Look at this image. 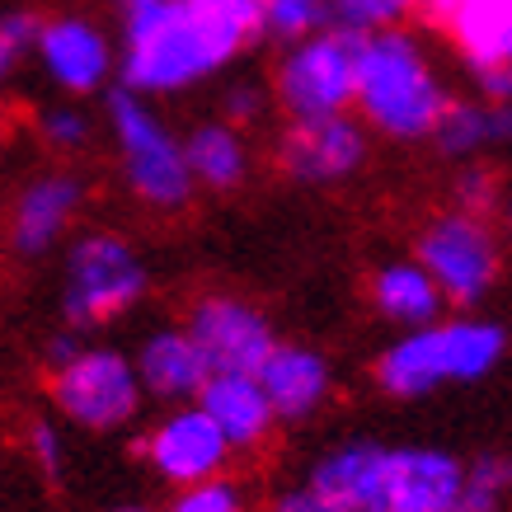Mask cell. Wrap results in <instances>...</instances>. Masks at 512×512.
I'll return each mask as SVG.
<instances>
[{
  "label": "cell",
  "instance_id": "obj_1",
  "mask_svg": "<svg viewBox=\"0 0 512 512\" xmlns=\"http://www.w3.org/2000/svg\"><path fill=\"white\" fill-rule=\"evenodd\" d=\"M264 38V0H151L118 19V85L170 99L207 85Z\"/></svg>",
  "mask_w": 512,
  "mask_h": 512
},
{
  "label": "cell",
  "instance_id": "obj_2",
  "mask_svg": "<svg viewBox=\"0 0 512 512\" xmlns=\"http://www.w3.org/2000/svg\"><path fill=\"white\" fill-rule=\"evenodd\" d=\"M470 461L447 447L348 437L311 461L306 480L353 503L357 512H451L466 489Z\"/></svg>",
  "mask_w": 512,
  "mask_h": 512
},
{
  "label": "cell",
  "instance_id": "obj_3",
  "mask_svg": "<svg viewBox=\"0 0 512 512\" xmlns=\"http://www.w3.org/2000/svg\"><path fill=\"white\" fill-rule=\"evenodd\" d=\"M508 329L480 311H447L423 329H404L372 357V386L386 400H428L437 390L480 386L508 362Z\"/></svg>",
  "mask_w": 512,
  "mask_h": 512
},
{
  "label": "cell",
  "instance_id": "obj_4",
  "mask_svg": "<svg viewBox=\"0 0 512 512\" xmlns=\"http://www.w3.org/2000/svg\"><path fill=\"white\" fill-rule=\"evenodd\" d=\"M451 99L447 80L414 29L362 38L357 57V118L386 141H433Z\"/></svg>",
  "mask_w": 512,
  "mask_h": 512
},
{
  "label": "cell",
  "instance_id": "obj_5",
  "mask_svg": "<svg viewBox=\"0 0 512 512\" xmlns=\"http://www.w3.org/2000/svg\"><path fill=\"white\" fill-rule=\"evenodd\" d=\"M104 127L113 141V160L123 174V188L151 212H179L193 202L198 179L188 165L184 137L165 123L156 99L113 85L104 94Z\"/></svg>",
  "mask_w": 512,
  "mask_h": 512
},
{
  "label": "cell",
  "instance_id": "obj_6",
  "mask_svg": "<svg viewBox=\"0 0 512 512\" xmlns=\"http://www.w3.org/2000/svg\"><path fill=\"white\" fill-rule=\"evenodd\" d=\"M151 273L137 245L118 231H80L62 249V292H57V311L71 329H104L137 311L146 301Z\"/></svg>",
  "mask_w": 512,
  "mask_h": 512
},
{
  "label": "cell",
  "instance_id": "obj_7",
  "mask_svg": "<svg viewBox=\"0 0 512 512\" xmlns=\"http://www.w3.org/2000/svg\"><path fill=\"white\" fill-rule=\"evenodd\" d=\"M47 404L66 428L104 437L137 423L151 400H146L132 353L85 339L76 348V357H66L62 367L47 372Z\"/></svg>",
  "mask_w": 512,
  "mask_h": 512
},
{
  "label": "cell",
  "instance_id": "obj_8",
  "mask_svg": "<svg viewBox=\"0 0 512 512\" xmlns=\"http://www.w3.org/2000/svg\"><path fill=\"white\" fill-rule=\"evenodd\" d=\"M414 259L437 278L451 311H480L503 273V240L489 217L442 207L414 235Z\"/></svg>",
  "mask_w": 512,
  "mask_h": 512
},
{
  "label": "cell",
  "instance_id": "obj_9",
  "mask_svg": "<svg viewBox=\"0 0 512 512\" xmlns=\"http://www.w3.org/2000/svg\"><path fill=\"white\" fill-rule=\"evenodd\" d=\"M357 57L362 43L325 29L306 43L282 47L273 66V99L287 118H329L357 109Z\"/></svg>",
  "mask_w": 512,
  "mask_h": 512
},
{
  "label": "cell",
  "instance_id": "obj_10",
  "mask_svg": "<svg viewBox=\"0 0 512 512\" xmlns=\"http://www.w3.org/2000/svg\"><path fill=\"white\" fill-rule=\"evenodd\" d=\"M419 19L456 47L470 85L489 104L512 99V0H419Z\"/></svg>",
  "mask_w": 512,
  "mask_h": 512
},
{
  "label": "cell",
  "instance_id": "obj_11",
  "mask_svg": "<svg viewBox=\"0 0 512 512\" xmlns=\"http://www.w3.org/2000/svg\"><path fill=\"white\" fill-rule=\"evenodd\" d=\"M137 451H141V461H146V470H151L160 484H170V489L221 480V475L231 470V456H235L226 433L212 423V414H207L198 400L160 409L156 419H151V428L141 433Z\"/></svg>",
  "mask_w": 512,
  "mask_h": 512
},
{
  "label": "cell",
  "instance_id": "obj_12",
  "mask_svg": "<svg viewBox=\"0 0 512 512\" xmlns=\"http://www.w3.org/2000/svg\"><path fill=\"white\" fill-rule=\"evenodd\" d=\"M372 127L357 113H329V118H287L278 137V170L292 184L334 188L353 179L367 165Z\"/></svg>",
  "mask_w": 512,
  "mask_h": 512
},
{
  "label": "cell",
  "instance_id": "obj_13",
  "mask_svg": "<svg viewBox=\"0 0 512 512\" xmlns=\"http://www.w3.org/2000/svg\"><path fill=\"white\" fill-rule=\"evenodd\" d=\"M80 207H85V179L76 170L52 165V170L29 174L10 198V221H5L10 254L33 264V259H47L52 249H66Z\"/></svg>",
  "mask_w": 512,
  "mask_h": 512
},
{
  "label": "cell",
  "instance_id": "obj_14",
  "mask_svg": "<svg viewBox=\"0 0 512 512\" xmlns=\"http://www.w3.org/2000/svg\"><path fill=\"white\" fill-rule=\"evenodd\" d=\"M212 372H259L278 348V329L254 301L235 292H202L184 315Z\"/></svg>",
  "mask_w": 512,
  "mask_h": 512
},
{
  "label": "cell",
  "instance_id": "obj_15",
  "mask_svg": "<svg viewBox=\"0 0 512 512\" xmlns=\"http://www.w3.org/2000/svg\"><path fill=\"white\" fill-rule=\"evenodd\" d=\"M33 66L62 99L109 94V85L118 80V43L85 15H52L43 19Z\"/></svg>",
  "mask_w": 512,
  "mask_h": 512
},
{
  "label": "cell",
  "instance_id": "obj_16",
  "mask_svg": "<svg viewBox=\"0 0 512 512\" xmlns=\"http://www.w3.org/2000/svg\"><path fill=\"white\" fill-rule=\"evenodd\" d=\"M137 376L146 386L151 404H193L202 395V386L212 381V367L202 357L198 339L188 334V325H156L141 334V343L132 348Z\"/></svg>",
  "mask_w": 512,
  "mask_h": 512
},
{
  "label": "cell",
  "instance_id": "obj_17",
  "mask_svg": "<svg viewBox=\"0 0 512 512\" xmlns=\"http://www.w3.org/2000/svg\"><path fill=\"white\" fill-rule=\"evenodd\" d=\"M259 381H264L268 400L278 409V423L315 419L329 404V395H334V367H329V357L320 348H311V343H292V339H282L268 353V362L259 367Z\"/></svg>",
  "mask_w": 512,
  "mask_h": 512
},
{
  "label": "cell",
  "instance_id": "obj_18",
  "mask_svg": "<svg viewBox=\"0 0 512 512\" xmlns=\"http://www.w3.org/2000/svg\"><path fill=\"white\" fill-rule=\"evenodd\" d=\"M367 301H372L376 320H386L390 329H423L442 320L451 311L437 278L428 268L414 259V254H404V259H386V264H376L372 282H367Z\"/></svg>",
  "mask_w": 512,
  "mask_h": 512
},
{
  "label": "cell",
  "instance_id": "obj_19",
  "mask_svg": "<svg viewBox=\"0 0 512 512\" xmlns=\"http://www.w3.org/2000/svg\"><path fill=\"white\" fill-rule=\"evenodd\" d=\"M198 404L212 414L226 442L235 451H254L264 447L268 433L278 428V409L268 400L259 372H212V381L202 386Z\"/></svg>",
  "mask_w": 512,
  "mask_h": 512
},
{
  "label": "cell",
  "instance_id": "obj_20",
  "mask_svg": "<svg viewBox=\"0 0 512 512\" xmlns=\"http://www.w3.org/2000/svg\"><path fill=\"white\" fill-rule=\"evenodd\" d=\"M184 146H188L193 179L207 193H235L249 179V170H254V151H249L245 127L226 123V118H207V123L188 127Z\"/></svg>",
  "mask_w": 512,
  "mask_h": 512
},
{
  "label": "cell",
  "instance_id": "obj_21",
  "mask_svg": "<svg viewBox=\"0 0 512 512\" xmlns=\"http://www.w3.org/2000/svg\"><path fill=\"white\" fill-rule=\"evenodd\" d=\"M433 146L442 151L447 160L456 165H466V160H484L494 146V104L480 99V94H470V99H451L447 118L437 127Z\"/></svg>",
  "mask_w": 512,
  "mask_h": 512
},
{
  "label": "cell",
  "instance_id": "obj_22",
  "mask_svg": "<svg viewBox=\"0 0 512 512\" xmlns=\"http://www.w3.org/2000/svg\"><path fill=\"white\" fill-rule=\"evenodd\" d=\"M33 137L52 156H80L94 137V123L76 99H52V104L33 109Z\"/></svg>",
  "mask_w": 512,
  "mask_h": 512
},
{
  "label": "cell",
  "instance_id": "obj_23",
  "mask_svg": "<svg viewBox=\"0 0 512 512\" xmlns=\"http://www.w3.org/2000/svg\"><path fill=\"white\" fill-rule=\"evenodd\" d=\"M334 29V0H264V38L278 47Z\"/></svg>",
  "mask_w": 512,
  "mask_h": 512
},
{
  "label": "cell",
  "instance_id": "obj_24",
  "mask_svg": "<svg viewBox=\"0 0 512 512\" xmlns=\"http://www.w3.org/2000/svg\"><path fill=\"white\" fill-rule=\"evenodd\" d=\"M414 19H419V0H334V29L357 43L390 29H409Z\"/></svg>",
  "mask_w": 512,
  "mask_h": 512
},
{
  "label": "cell",
  "instance_id": "obj_25",
  "mask_svg": "<svg viewBox=\"0 0 512 512\" xmlns=\"http://www.w3.org/2000/svg\"><path fill=\"white\" fill-rule=\"evenodd\" d=\"M508 503H512V480L503 456H480V461H470L466 489H461L451 512H508Z\"/></svg>",
  "mask_w": 512,
  "mask_h": 512
},
{
  "label": "cell",
  "instance_id": "obj_26",
  "mask_svg": "<svg viewBox=\"0 0 512 512\" xmlns=\"http://www.w3.org/2000/svg\"><path fill=\"white\" fill-rule=\"evenodd\" d=\"M19 442H24V456H29L33 470H38L47 484H62V475H66V437H62V419H57V414H29Z\"/></svg>",
  "mask_w": 512,
  "mask_h": 512
},
{
  "label": "cell",
  "instance_id": "obj_27",
  "mask_svg": "<svg viewBox=\"0 0 512 512\" xmlns=\"http://www.w3.org/2000/svg\"><path fill=\"white\" fill-rule=\"evenodd\" d=\"M451 207H466L475 217H494L503 207V184H498V170L484 165V160H466L456 165V179H451Z\"/></svg>",
  "mask_w": 512,
  "mask_h": 512
},
{
  "label": "cell",
  "instance_id": "obj_28",
  "mask_svg": "<svg viewBox=\"0 0 512 512\" xmlns=\"http://www.w3.org/2000/svg\"><path fill=\"white\" fill-rule=\"evenodd\" d=\"M165 512H249V494L245 484L221 475V480H202L188 489H174Z\"/></svg>",
  "mask_w": 512,
  "mask_h": 512
},
{
  "label": "cell",
  "instance_id": "obj_29",
  "mask_svg": "<svg viewBox=\"0 0 512 512\" xmlns=\"http://www.w3.org/2000/svg\"><path fill=\"white\" fill-rule=\"evenodd\" d=\"M38 38H43V15H33L24 5H10V10L0 15V71L15 76L24 62H33Z\"/></svg>",
  "mask_w": 512,
  "mask_h": 512
},
{
  "label": "cell",
  "instance_id": "obj_30",
  "mask_svg": "<svg viewBox=\"0 0 512 512\" xmlns=\"http://www.w3.org/2000/svg\"><path fill=\"white\" fill-rule=\"evenodd\" d=\"M273 85H259V80H235L221 90V118L235 127H254L264 123V113L273 109Z\"/></svg>",
  "mask_w": 512,
  "mask_h": 512
},
{
  "label": "cell",
  "instance_id": "obj_31",
  "mask_svg": "<svg viewBox=\"0 0 512 512\" xmlns=\"http://www.w3.org/2000/svg\"><path fill=\"white\" fill-rule=\"evenodd\" d=\"M268 512H357V508L343 503V498H334L329 489H320V484L301 480V484H287V489H278V494L268 498Z\"/></svg>",
  "mask_w": 512,
  "mask_h": 512
},
{
  "label": "cell",
  "instance_id": "obj_32",
  "mask_svg": "<svg viewBox=\"0 0 512 512\" xmlns=\"http://www.w3.org/2000/svg\"><path fill=\"white\" fill-rule=\"evenodd\" d=\"M494 146H512V99L494 104Z\"/></svg>",
  "mask_w": 512,
  "mask_h": 512
},
{
  "label": "cell",
  "instance_id": "obj_33",
  "mask_svg": "<svg viewBox=\"0 0 512 512\" xmlns=\"http://www.w3.org/2000/svg\"><path fill=\"white\" fill-rule=\"evenodd\" d=\"M113 10H118V19H127V15H137V10H146L151 0H109Z\"/></svg>",
  "mask_w": 512,
  "mask_h": 512
},
{
  "label": "cell",
  "instance_id": "obj_34",
  "mask_svg": "<svg viewBox=\"0 0 512 512\" xmlns=\"http://www.w3.org/2000/svg\"><path fill=\"white\" fill-rule=\"evenodd\" d=\"M503 240H508V249H512V198L503 202Z\"/></svg>",
  "mask_w": 512,
  "mask_h": 512
},
{
  "label": "cell",
  "instance_id": "obj_35",
  "mask_svg": "<svg viewBox=\"0 0 512 512\" xmlns=\"http://www.w3.org/2000/svg\"><path fill=\"white\" fill-rule=\"evenodd\" d=\"M109 512H165V508H151V503H118V508Z\"/></svg>",
  "mask_w": 512,
  "mask_h": 512
}]
</instances>
